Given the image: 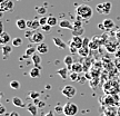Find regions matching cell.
Here are the masks:
<instances>
[{"label": "cell", "instance_id": "cell-1", "mask_svg": "<svg viewBox=\"0 0 120 116\" xmlns=\"http://www.w3.org/2000/svg\"><path fill=\"white\" fill-rule=\"evenodd\" d=\"M77 16L79 19H83V20H89L94 15V10L92 8L88 6V4H80L77 8Z\"/></svg>", "mask_w": 120, "mask_h": 116}, {"label": "cell", "instance_id": "cell-2", "mask_svg": "<svg viewBox=\"0 0 120 116\" xmlns=\"http://www.w3.org/2000/svg\"><path fill=\"white\" fill-rule=\"evenodd\" d=\"M79 112V108L76 104L67 103L64 105V114L66 116H76Z\"/></svg>", "mask_w": 120, "mask_h": 116}, {"label": "cell", "instance_id": "cell-3", "mask_svg": "<svg viewBox=\"0 0 120 116\" xmlns=\"http://www.w3.org/2000/svg\"><path fill=\"white\" fill-rule=\"evenodd\" d=\"M96 9L101 15H108V13H110V11H111V2H109V1L101 2V4H97Z\"/></svg>", "mask_w": 120, "mask_h": 116}, {"label": "cell", "instance_id": "cell-4", "mask_svg": "<svg viewBox=\"0 0 120 116\" xmlns=\"http://www.w3.org/2000/svg\"><path fill=\"white\" fill-rule=\"evenodd\" d=\"M61 94L64 95V97H67L68 99L73 98L75 95L77 94V89H76L73 86H71V85H66V86L61 89Z\"/></svg>", "mask_w": 120, "mask_h": 116}, {"label": "cell", "instance_id": "cell-5", "mask_svg": "<svg viewBox=\"0 0 120 116\" xmlns=\"http://www.w3.org/2000/svg\"><path fill=\"white\" fill-rule=\"evenodd\" d=\"M43 40H45V36H43V34L41 32V31H34V34H32V37L30 38V41L34 44H41L43 43Z\"/></svg>", "mask_w": 120, "mask_h": 116}, {"label": "cell", "instance_id": "cell-6", "mask_svg": "<svg viewBox=\"0 0 120 116\" xmlns=\"http://www.w3.org/2000/svg\"><path fill=\"white\" fill-rule=\"evenodd\" d=\"M13 8V2L12 0H6L4 2L0 4V11L1 12H4V11H8V10H11Z\"/></svg>", "mask_w": 120, "mask_h": 116}, {"label": "cell", "instance_id": "cell-7", "mask_svg": "<svg viewBox=\"0 0 120 116\" xmlns=\"http://www.w3.org/2000/svg\"><path fill=\"white\" fill-rule=\"evenodd\" d=\"M70 44L79 49V48H81L82 46H83V39L81 38V36H73L72 39H71V41H70Z\"/></svg>", "mask_w": 120, "mask_h": 116}, {"label": "cell", "instance_id": "cell-8", "mask_svg": "<svg viewBox=\"0 0 120 116\" xmlns=\"http://www.w3.org/2000/svg\"><path fill=\"white\" fill-rule=\"evenodd\" d=\"M37 52H38V54H40V55H45V54H47V52H49V47H48L47 44L43 41V43L37 45Z\"/></svg>", "mask_w": 120, "mask_h": 116}, {"label": "cell", "instance_id": "cell-9", "mask_svg": "<svg viewBox=\"0 0 120 116\" xmlns=\"http://www.w3.org/2000/svg\"><path fill=\"white\" fill-rule=\"evenodd\" d=\"M59 27L60 28H64V29H69L71 31L73 30V24L71 21L67 20V19H64V20L59 21Z\"/></svg>", "mask_w": 120, "mask_h": 116}, {"label": "cell", "instance_id": "cell-10", "mask_svg": "<svg viewBox=\"0 0 120 116\" xmlns=\"http://www.w3.org/2000/svg\"><path fill=\"white\" fill-rule=\"evenodd\" d=\"M10 39H11V36L9 35V32L4 31V32L0 34V44H1L2 46H4V45H7V44L10 41Z\"/></svg>", "mask_w": 120, "mask_h": 116}, {"label": "cell", "instance_id": "cell-11", "mask_svg": "<svg viewBox=\"0 0 120 116\" xmlns=\"http://www.w3.org/2000/svg\"><path fill=\"white\" fill-rule=\"evenodd\" d=\"M52 43L55 44L58 48H61V49H66V48H67L66 43H64L60 37H53V38H52Z\"/></svg>", "mask_w": 120, "mask_h": 116}, {"label": "cell", "instance_id": "cell-12", "mask_svg": "<svg viewBox=\"0 0 120 116\" xmlns=\"http://www.w3.org/2000/svg\"><path fill=\"white\" fill-rule=\"evenodd\" d=\"M16 27H17L19 30H26L28 29V26H27V20L25 19H17V21H16Z\"/></svg>", "mask_w": 120, "mask_h": 116}, {"label": "cell", "instance_id": "cell-13", "mask_svg": "<svg viewBox=\"0 0 120 116\" xmlns=\"http://www.w3.org/2000/svg\"><path fill=\"white\" fill-rule=\"evenodd\" d=\"M27 111L31 114L32 116H37V113H38V106L36 104H27Z\"/></svg>", "mask_w": 120, "mask_h": 116}, {"label": "cell", "instance_id": "cell-14", "mask_svg": "<svg viewBox=\"0 0 120 116\" xmlns=\"http://www.w3.org/2000/svg\"><path fill=\"white\" fill-rule=\"evenodd\" d=\"M12 104L16 106V107H21V108H26L27 105L22 103V99L20 97H17V96H15L12 98Z\"/></svg>", "mask_w": 120, "mask_h": 116}, {"label": "cell", "instance_id": "cell-15", "mask_svg": "<svg viewBox=\"0 0 120 116\" xmlns=\"http://www.w3.org/2000/svg\"><path fill=\"white\" fill-rule=\"evenodd\" d=\"M29 76L31 78H38L40 77V68L39 67H32V68L30 69V72H29Z\"/></svg>", "mask_w": 120, "mask_h": 116}, {"label": "cell", "instance_id": "cell-16", "mask_svg": "<svg viewBox=\"0 0 120 116\" xmlns=\"http://www.w3.org/2000/svg\"><path fill=\"white\" fill-rule=\"evenodd\" d=\"M64 63L66 64L67 68H68V69H71V67H72V65H73V58H72V56H71V55L66 56L64 58Z\"/></svg>", "mask_w": 120, "mask_h": 116}, {"label": "cell", "instance_id": "cell-17", "mask_svg": "<svg viewBox=\"0 0 120 116\" xmlns=\"http://www.w3.org/2000/svg\"><path fill=\"white\" fill-rule=\"evenodd\" d=\"M78 55L81 57H87L89 55V47H86V46H82L81 48H79L78 50Z\"/></svg>", "mask_w": 120, "mask_h": 116}, {"label": "cell", "instance_id": "cell-18", "mask_svg": "<svg viewBox=\"0 0 120 116\" xmlns=\"http://www.w3.org/2000/svg\"><path fill=\"white\" fill-rule=\"evenodd\" d=\"M103 26H105V29H112L113 27H115V22L112 21L111 19H105L102 21Z\"/></svg>", "mask_w": 120, "mask_h": 116}, {"label": "cell", "instance_id": "cell-19", "mask_svg": "<svg viewBox=\"0 0 120 116\" xmlns=\"http://www.w3.org/2000/svg\"><path fill=\"white\" fill-rule=\"evenodd\" d=\"M36 52H37V47H34V46H29V47L26 49V52H25V54H26V56H30L32 57L36 54Z\"/></svg>", "mask_w": 120, "mask_h": 116}, {"label": "cell", "instance_id": "cell-20", "mask_svg": "<svg viewBox=\"0 0 120 116\" xmlns=\"http://www.w3.org/2000/svg\"><path fill=\"white\" fill-rule=\"evenodd\" d=\"M38 28H41V25H40V21H39V18L38 19H37V18H34V20H32V22H31V27H30V29L34 30V31H36Z\"/></svg>", "mask_w": 120, "mask_h": 116}, {"label": "cell", "instance_id": "cell-21", "mask_svg": "<svg viewBox=\"0 0 120 116\" xmlns=\"http://www.w3.org/2000/svg\"><path fill=\"white\" fill-rule=\"evenodd\" d=\"M71 69H72V72H76V73L79 74L83 70V67H82V65L80 64V63H73Z\"/></svg>", "mask_w": 120, "mask_h": 116}, {"label": "cell", "instance_id": "cell-22", "mask_svg": "<svg viewBox=\"0 0 120 116\" xmlns=\"http://www.w3.org/2000/svg\"><path fill=\"white\" fill-rule=\"evenodd\" d=\"M31 59H32V63L34 64V66L40 68V63H41V58H40V56H39L38 54H34V56L31 57Z\"/></svg>", "mask_w": 120, "mask_h": 116}, {"label": "cell", "instance_id": "cell-23", "mask_svg": "<svg viewBox=\"0 0 120 116\" xmlns=\"http://www.w3.org/2000/svg\"><path fill=\"white\" fill-rule=\"evenodd\" d=\"M11 52H12V47L11 46H9V45H4L2 46V54H4V56L10 55Z\"/></svg>", "mask_w": 120, "mask_h": 116}, {"label": "cell", "instance_id": "cell-24", "mask_svg": "<svg viewBox=\"0 0 120 116\" xmlns=\"http://www.w3.org/2000/svg\"><path fill=\"white\" fill-rule=\"evenodd\" d=\"M57 73H58V75L62 79H66V78L68 77V68H60Z\"/></svg>", "mask_w": 120, "mask_h": 116}, {"label": "cell", "instance_id": "cell-25", "mask_svg": "<svg viewBox=\"0 0 120 116\" xmlns=\"http://www.w3.org/2000/svg\"><path fill=\"white\" fill-rule=\"evenodd\" d=\"M48 25H50L51 27L56 26V25H59L58 19H57L56 17H53V16H49V17H48Z\"/></svg>", "mask_w": 120, "mask_h": 116}, {"label": "cell", "instance_id": "cell-26", "mask_svg": "<svg viewBox=\"0 0 120 116\" xmlns=\"http://www.w3.org/2000/svg\"><path fill=\"white\" fill-rule=\"evenodd\" d=\"M21 45H22V38L17 37V38L12 39V46L13 47H20Z\"/></svg>", "mask_w": 120, "mask_h": 116}, {"label": "cell", "instance_id": "cell-27", "mask_svg": "<svg viewBox=\"0 0 120 116\" xmlns=\"http://www.w3.org/2000/svg\"><path fill=\"white\" fill-rule=\"evenodd\" d=\"M9 86L11 87L12 89H19L20 88V83L18 80H11L10 84H9Z\"/></svg>", "mask_w": 120, "mask_h": 116}, {"label": "cell", "instance_id": "cell-28", "mask_svg": "<svg viewBox=\"0 0 120 116\" xmlns=\"http://www.w3.org/2000/svg\"><path fill=\"white\" fill-rule=\"evenodd\" d=\"M69 78H70L72 82H78V79H79V74L76 73V72H71L70 75H69Z\"/></svg>", "mask_w": 120, "mask_h": 116}, {"label": "cell", "instance_id": "cell-29", "mask_svg": "<svg viewBox=\"0 0 120 116\" xmlns=\"http://www.w3.org/2000/svg\"><path fill=\"white\" fill-rule=\"evenodd\" d=\"M39 21H40L41 27L45 26V25H47L48 24V17H46V16H41V17L39 18Z\"/></svg>", "mask_w": 120, "mask_h": 116}, {"label": "cell", "instance_id": "cell-30", "mask_svg": "<svg viewBox=\"0 0 120 116\" xmlns=\"http://www.w3.org/2000/svg\"><path fill=\"white\" fill-rule=\"evenodd\" d=\"M39 96H40V94H39V93H37V92H31V93L29 94V97H30V98H32V99L39 98Z\"/></svg>", "mask_w": 120, "mask_h": 116}, {"label": "cell", "instance_id": "cell-31", "mask_svg": "<svg viewBox=\"0 0 120 116\" xmlns=\"http://www.w3.org/2000/svg\"><path fill=\"white\" fill-rule=\"evenodd\" d=\"M37 12L39 15H45L47 12V9H46V7H39V8H37Z\"/></svg>", "mask_w": 120, "mask_h": 116}, {"label": "cell", "instance_id": "cell-32", "mask_svg": "<svg viewBox=\"0 0 120 116\" xmlns=\"http://www.w3.org/2000/svg\"><path fill=\"white\" fill-rule=\"evenodd\" d=\"M69 50H70V52H71V54H78V50H79V49H78L77 47H75L73 45H71V44H70V46H69Z\"/></svg>", "mask_w": 120, "mask_h": 116}, {"label": "cell", "instance_id": "cell-33", "mask_svg": "<svg viewBox=\"0 0 120 116\" xmlns=\"http://www.w3.org/2000/svg\"><path fill=\"white\" fill-rule=\"evenodd\" d=\"M51 28L52 27L50 26V25H45V26H42L41 27V30H42V31H45V32H48V31H50V30H51Z\"/></svg>", "mask_w": 120, "mask_h": 116}, {"label": "cell", "instance_id": "cell-34", "mask_svg": "<svg viewBox=\"0 0 120 116\" xmlns=\"http://www.w3.org/2000/svg\"><path fill=\"white\" fill-rule=\"evenodd\" d=\"M56 112L57 113H64V106H57L56 107Z\"/></svg>", "mask_w": 120, "mask_h": 116}, {"label": "cell", "instance_id": "cell-35", "mask_svg": "<svg viewBox=\"0 0 120 116\" xmlns=\"http://www.w3.org/2000/svg\"><path fill=\"white\" fill-rule=\"evenodd\" d=\"M89 48H92V49H97V48H98V46H97V44L90 43V44H89Z\"/></svg>", "mask_w": 120, "mask_h": 116}, {"label": "cell", "instance_id": "cell-36", "mask_svg": "<svg viewBox=\"0 0 120 116\" xmlns=\"http://www.w3.org/2000/svg\"><path fill=\"white\" fill-rule=\"evenodd\" d=\"M90 44L89 39L88 38H83V46H86V47H88V45Z\"/></svg>", "mask_w": 120, "mask_h": 116}, {"label": "cell", "instance_id": "cell-37", "mask_svg": "<svg viewBox=\"0 0 120 116\" xmlns=\"http://www.w3.org/2000/svg\"><path fill=\"white\" fill-rule=\"evenodd\" d=\"M4 112H6V108H4V105H1V106H0V114L2 115V114H4Z\"/></svg>", "mask_w": 120, "mask_h": 116}, {"label": "cell", "instance_id": "cell-38", "mask_svg": "<svg viewBox=\"0 0 120 116\" xmlns=\"http://www.w3.org/2000/svg\"><path fill=\"white\" fill-rule=\"evenodd\" d=\"M37 106H38L39 108H41V107H43V106H45V103L40 100V102H39V103H38V105H37Z\"/></svg>", "mask_w": 120, "mask_h": 116}, {"label": "cell", "instance_id": "cell-39", "mask_svg": "<svg viewBox=\"0 0 120 116\" xmlns=\"http://www.w3.org/2000/svg\"><path fill=\"white\" fill-rule=\"evenodd\" d=\"M9 116H20V115H19L17 112H11L10 114H9Z\"/></svg>", "mask_w": 120, "mask_h": 116}, {"label": "cell", "instance_id": "cell-40", "mask_svg": "<svg viewBox=\"0 0 120 116\" xmlns=\"http://www.w3.org/2000/svg\"><path fill=\"white\" fill-rule=\"evenodd\" d=\"M45 116H55V114H53V112H51V111H50V112H48Z\"/></svg>", "mask_w": 120, "mask_h": 116}, {"label": "cell", "instance_id": "cell-41", "mask_svg": "<svg viewBox=\"0 0 120 116\" xmlns=\"http://www.w3.org/2000/svg\"><path fill=\"white\" fill-rule=\"evenodd\" d=\"M31 22H32V20H28V21H27V26H28V29H30V27H31Z\"/></svg>", "mask_w": 120, "mask_h": 116}, {"label": "cell", "instance_id": "cell-42", "mask_svg": "<svg viewBox=\"0 0 120 116\" xmlns=\"http://www.w3.org/2000/svg\"><path fill=\"white\" fill-rule=\"evenodd\" d=\"M4 1H6V0H0V4H1V2H4Z\"/></svg>", "mask_w": 120, "mask_h": 116}]
</instances>
